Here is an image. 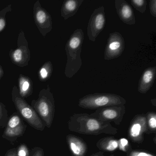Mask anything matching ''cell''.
<instances>
[{
  "mask_svg": "<svg viewBox=\"0 0 156 156\" xmlns=\"http://www.w3.org/2000/svg\"><path fill=\"white\" fill-rule=\"evenodd\" d=\"M68 125L70 131L83 135H115L118 133L117 129L111 123L100 121L88 114H73L70 118Z\"/></svg>",
  "mask_w": 156,
  "mask_h": 156,
  "instance_id": "6da1fadb",
  "label": "cell"
},
{
  "mask_svg": "<svg viewBox=\"0 0 156 156\" xmlns=\"http://www.w3.org/2000/svg\"><path fill=\"white\" fill-rule=\"evenodd\" d=\"M84 34L81 29H76L71 35L66 44L67 62L65 69V75L72 78L78 72L83 62L81 57L82 46Z\"/></svg>",
  "mask_w": 156,
  "mask_h": 156,
  "instance_id": "7a4b0ae2",
  "label": "cell"
},
{
  "mask_svg": "<svg viewBox=\"0 0 156 156\" xmlns=\"http://www.w3.org/2000/svg\"><path fill=\"white\" fill-rule=\"evenodd\" d=\"M31 106L36 111L45 126L51 127L54 118L55 103L49 85L40 91L38 98L32 101Z\"/></svg>",
  "mask_w": 156,
  "mask_h": 156,
  "instance_id": "3957f363",
  "label": "cell"
},
{
  "mask_svg": "<svg viewBox=\"0 0 156 156\" xmlns=\"http://www.w3.org/2000/svg\"><path fill=\"white\" fill-rule=\"evenodd\" d=\"M126 101L119 95L109 93H94L81 98L78 106L83 108L97 109L112 106L125 105Z\"/></svg>",
  "mask_w": 156,
  "mask_h": 156,
  "instance_id": "277c9868",
  "label": "cell"
},
{
  "mask_svg": "<svg viewBox=\"0 0 156 156\" xmlns=\"http://www.w3.org/2000/svg\"><path fill=\"white\" fill-rule=\"evenodd\" d=\"M12 100L18 112L31 126L40 131L44 130L45 127L44 123L32 107L20 95L16 86L12 87Z\"/></svg>",
  "mask_w": 156,
  "mask_h": 156,
  "instance_id": "5b68a950",
  "label": "cell"
},
{
  "mask_svg": "<svg viewBox=\"0 0 156 156\" xmlns=\"http://www.w3.org/2000/svg\"><path fill=\"white\" fill-rule=\"evenodd\" d=\"M9 55L12 63L17 66L23 67L29 65L31 58L30 51L23 30H21L18 36L17 48L11 49Z\"/></svg>",
  "mask_w": 156,
  "mask_h": 156,
  "instance_id": "8992f818",
  "label": "cell"
},
{
  "mask_svg": "<svg viewBox=\"0 0 156 156\" xmlns=\"http://www.w3.org/2000/svg\"><path fill=\"white\" fill-rule=\"evenodd\" d=\"M126 112L125 105L112 106L96 109L90 116L104 122H113L116 125H119L123 119Z\"/></svg>",
  "mask_w": 156,
  "mask_h": 156,
  "instance_id": "52a82bcc",
  "label": "cell"
},
{
  "mask_svg": "<svg viewBox=\"0 0 156 156\" xmlns=\"http://www.w3.org/2000/svg\"><path fill=\"white\" fill-rule=\"evenodd\" d=\"M106 23L105 8H97L91 14L87 27V34L89 40L95 42L96 39L105 28Z\"/></svg>",
  "mask_w": 156,
  "mask_h": 156,
  "instance_id": "ba28073f",
  "label": "cell"
},
{
  "mask_svg": "<svg viewBox=\"0 0 156 156\" xmlns=\"http://www.w3.org/2000/svg\"><path fill=\"white\" fill-rule=\"evenodd\" d=\"M125 48V40L120 33L115 32L109 34L105 48L104 59L111 60L121 56Z\"/></svg>",
  "mask_w": 156,
  "mask_h": 156,
  "instance_id": "9c48e42d",
  "label": "cell"
},
{
  "mask_svg": "<svg viewBox=\"0 0 156 156\" xmlns=\"http://www.w3.org/2000/svg\"><path fill=\"white\" fill-rule=\"evenodd\" d=\"M34 19L40 33L44 37L52 30V21L51 14L37 1L34 5Z\"/></svg>",
  "mask_w": 156,
  "mask_h": 156,
  "instance_id": "30bf717a",
  "label": "cell"
},
{
  "mask_svg": "<svg viewBox=\"0 0 156 156\" xmlns=\"http://www.w3.org/2000/svg\"><path fill=\"white\" fill-rule=\"evenodd\" d=\"M147 131L146 115H136L130 122L128 136L131 141L140 143L144 140V134Z\"/></svg>",
  "mask_w": 156,
  "mask_h": 156,
  "instance_id": "8fae6325",
  "label": "cell"
},
{
  "mask_svg": "<svg viewBox=\"0 0 156 156\" xmlns=\"http://www.w3.org/2000/svg\"><path fill=\"white\" fill-rule=\"evenodd\" d=\"M26 126L19 115L14 113L8 120L2 137L11 141L23 135Z\"/></svg>",
  "mask_w": 156,
  "mask_h": 156,
  "instance_id": "7c38bea8",
  "label": "cell"
},
{
  "mask_svg": "<svg viewBox=\"0 0 156 156\" xmlns=\"http://www.w3.org/2000/svg\"><path fill=\"white\" fill-rule=\"evenodd\" d=\"M115 7L121 21L128 25H134L136 19L133 9L125 0H115Z\"/></svg>",
  "mask_w": 156,
  "mask_h": 156,
  "instance_id": "4fadbf2b",
  "label": "cell"
},
{
  "mask_svg": "<svg viewBox=\"0 0 156 156\" xmlns=\"http://www.w3.org/2000/svg\"><path fill=\"white\" fill-rule=\"evenodd\" d=\"M156 76V66H150L146 68L143 71L139 80L138 91L142 94L147 93L153 86Z\"/></svg>",
  "mask_w": 156,
  "mask_h": 156,
  "instance_id": "5bb4252c",
  "label": "cell"
},
{
  "mask_svg": "<svg viewBox=\"0 0 156 156\" xmlns=\"http://www.w3.org/2000/svg\"><path fill=\"white\" fill-rule=\"evenodd\" d=\"M66 141L73 156H85L88 147L83 140L75 135H68Z\"/></svg>",
  "mask_w": 156,
  "mask_h": 156,
  "instance_id": "9a60e30c",
  "label": "cell"
},
{
  "mask_svg": "<svg viewBox=\"0 0 156 156\" xmlns=\"http://www.w3.org/2000/svg\"><path fill=\"white\" fill-rule=\"evenodd\" d=\"M83 2V0L64 1L61 8V16L65 20H67L74 16Z\"/></svg>",
  "mask_w": 156,
  "mask_h": 156,
  "instance_id": "2e32d148",
  "label": "cell"
},
{
  "mask_svg": "<svg viewBox=\"0 0 156 156\" xmlns=\"http://www.w3.org/2000/svg\"><path fill=\"white\" fill-rule=\"evenodd\" d=\"M18 89L21 97L27 98L31 95L33 92V83L31 79L27 76L21 74L18 78Z\"/></svg>",
  "mask_w": 156,
  "mask_h": 156,
  "instance_id": "e0dca14e",
  "label": "cell"
},
{
  "mask_svg": "<svg viewBox=\"0 0 156 156\" xmlns=\"http://www.w3.org/2000/svg\"><path fill=\"white\" fill-rule=\"evenodd\" d=\"M97 147L102 151H112L118 148V140L114 137H106L99 140L96 143Z\"/></svg>",
  "mask_w": 156,
  "mask_h": 156,
  "instance_id": "ac0fdd59",
  "label": "cell"
},
{
  "mask_svg": "<svg viewBox=\"0 0 156 156\" xmlns=\"http://www.w3.org/2000/svg\"><path fill=\"white\" fill-rule=\"evenodd\" d=\"M53 71V64L51 61L44 63L39 69L38 72V77L41 82H46L49 80Z\"/></svg>",
  "mask_w": 156,
  "mask_h": 156,
  "instance_id": "d6986e66",
  "label": "cell"
},
{
  "mask_svg": "<svg viewBox=\"0 0 156 156\" xmlns=\"http://www.w3.org/2000/svg\"><path fill=\"white\" fill-rule=\"evenodd\" d=\"M147 131V134H155L156 132V114L154 112H150L146 114Z\"/></svg>",
  "mask_w": 156,
  "mask_h": 156,
  "instance_id": "ffe728a7",
  "label": "cell"
},
{
  "mask_svg": "<svg viewBox=\"0 0 156 156\" xmlns=\"http://www.w3.org/2000/svg\"><path fill=\"white\" fill-rule=\"evenodd\" d=\"M12 11L11 4L7 6L2 10L0 11V33L4 30L6 25V15Z\"/></svg>",
  "mask_w": 156,
  "mask_h": 156,
  "instance_id": "44dd1931",
  "label": "cell"
},
{
  "mask_svg": "<svg viewBox=\"0 0 156 156\" xmlns=\"http://www.w3.org/2000/svg\"><path fill=\"white\" fill-rule=\"evenodd\" d=\"M8 120V111L5 105L0 102V127H6Z\"/></svg>",
  "mask_w": 156,
  "mask_h": 156,
  "instance_id": "7402d4cb",
  "label": "cell"
},
{
  "mask_svg": "<svg viewBox=\"0 0 156 156\" xmlns=\"http://www.w3.org/2000/svg\"><path fill=\"white\" fill-rule=\"evenodd\" d=\"M131 5L138 11L141 13H144L146 10L147 1L146 0H131Z\"/></svg>",
  "mask_w": 156,
  "mask_h": 156,
  "instance_id": "603a6c76",
  "label": "cell"
},
{
  "mask_svg": "<svg viewBox=\"0 0 156 156\" xmlns=\"http://www.w3.org/2000/svg\"><path fill=\"white\" fill-rule=\"evenodd\" d=\"M17 156H30V152L27 145L24 143L21 144L17 149Z\"/></svg>",
  "mask_w": 156,
  "mask_h": 156,
  "instance_id": "cb8c5ba5",
  "label": "cell"
},
{
  "mask_svg": "<svg viewBox=\"0 0 156 156\" xmlns=\"http://www.w3.org/2000/svg\"><path fill=\"white\" fill-rule=\"evenodd\" d=\"M118 148L124 152H127L130 149V146L128 140L125 138H121L118 140Z\"/></svg>",
  "mask_w": 156,
  "mask_h": 156,
  "instance_id": "d4e9b609",
  "label": "cell"
},
{
  "mask_svg": "<svg viewBox=\"0 0 156 156\" xmlns=\"http://www.w3.org/2000/svg\"><path fill=\"white\" fill-rule=\"evenodd\" d=\"M44 151L42 148L35 147L31 151L30 156H44Z\"/></svg>",
  "mask_w": 156,
  "mask_h": 156,
  "instance_id": "484cf974",
  "label": "cell"
},
{
  "mask_svg": "<svg viewBox=\"0 0 156 156\" xmlns=\"http://www.w3.org/2000/svg\"><path fill=\"white\" fill-rule=\"evenodd\" d=\"M127 156H154L149 152L139 151H131L128 154Z\"/></svg>",
  "mask_w": 156,
  "mask_h": 156,
  "instance_id": "4316f807",
  "label": "cell"
},
{
  "mask_svg": "<svg viewBox=\"0 0 156 156\" xmlns=\"http://www.w3.org/2000/svg\"><path fill=\"white\" fill-rule=\"evenodd\" d=\"M149 9L151 14L156 18V1L150 0L149 1Z\"/></svg>",
  "mask_w": 156,
  "mask_h": 156,
  "instance_id": "83f0119b",
  "label": "cell"
},
{
  "mask_svg": "<svg viewBox=\"0 0 156 156\" xmlns=\"http://www.w3.org/2000/svg\"><path fill=\"white\" fill-rule=\"evenodd\" d=\"M5 156H17V149L14 148L9 150Z\"/></svg>",
  "mask_w": 156,
  "mask_h": 156,
  "instance_id": "f1b7e54d",
  "label": "cell"
},
{
  "mask_svg": "<svg viewBox=\"0 0 156 156\" xmlns=\"http://www.w3.org/2000/svg\"><path fill=\"white\" fill-rule=\"evenodd\" d=\"M90 156H115L114 155H109V156H106L104 155V151H99V152H96V153H94Z\"/></svg>",
  "mask_w": 156,
  "mask_h": 156,
  "instance_id": "f546056e",
  "label": "cell"
},
{
  "mask_svg": "<svg viewBox=\"0 0 156 156\" xmlns=\"http://www.w3.org/2000/svg\"><path fill=\"white\" fill-rule=\"evenodd\" d=\"M4 74V71H3V68H2V66L0 65V80H1V79L3 77Z\"/></svg>",
  "mask_w": 156,
  "mask_h": 156,
  "instance_id": "4dcf8cb0",
  "label": "cell"
}]
</instances>
